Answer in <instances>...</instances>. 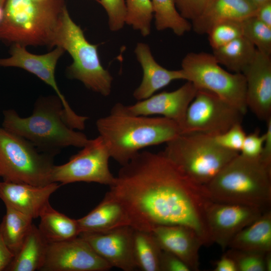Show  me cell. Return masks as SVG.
<instances>
[{"instance_id":"obj_9","label":"cell","mask_w":271,"mask_h":271,"mask_svg":"<svg viewBox=\"0 0 271 271\" xmlns=\"http://www.w3.org/2000/svg\"><path fill=\"white\" fill-rule=\"evenodd\" d=\"M181 66L185 80L191 82L198 90L213 92L245 114L246 88L243 74L226 71L212 54L206 52L188 53L183 59Z\"/></svg>"},{"instance_id":"obj_4","label":"cell","mask_w":271,"mask_h":271,"mask_svg":"<svg viewBox=\"0 0 271 271\" xmlns=\"http://www.w3.org/2000/svg\"><path fill=\"white\" fill-rule=\"evenodd\" d=\"M66 8L64 0H6L0 22V40L52 48Z\"/></svg>"},{"instance_id":"obj_6","label":"cell","mask_w":271,"mask_h":271,"mask_svg":"<svg viewBox=\"0 0 271 271\" xmlns=\"http://www.w3.org/2000/svg\"><path fill=\"white\" fill-rule=\"evenodd\" d=\"M56 46L62 48L72 58V63L66 70L68 78L79 80L88 89L102 96L110 94L113 78L101 64L98 45L86 39L67 8L53 38L52 48Z\"/></svg>"},{"instance_id":"obj_21","label":"cell","mask_w":271,"mask_h":271,"mask_svg":"<svg viewBox=\"0 0 271 271\" xmlns=\"http://www.w3.org/2000/svg\"><path fill=\"white\" fill-rule=\"evenodd\" d=\"M256 8L248 0H208L201 13L192 21V29L199 35L207 34L222 21H242L254 16Z\"/></svg>"},{"instance_id":"obj_40","label":"cell","mask_w":271,"mask_h":271,"mask_svg":"<svg viewBox=\"0 0 271 271\" xmlns=\"http://www.w3.org/2000/svg\"><path fill=\"white\" fill-rule=\"evenodd\" d=\"M14 256L7 245L0 231V271L6 270Z\"/></svg>"},{"instance_id":"obj_22","label":"cell","mask_w":271,"mask_h":271,"mask_svg":"<svg viewBox=\"0 0 271 271\" xmlns=\"http://www.w3.org/2000/svg\"><path fill=\"white\" fill-rule=\"evenodd\" d=\"M82 232L101 233L129 226L122 205L107 192L101 202L86 215L77 219Z\"/></svg>"},{"instance_id":"obj_31","label":"cell","mask_w":271,"mask_h":271,"mask_svg":"<svg viewBox=\"0 0 271 271\" xmlns=\"http://www.w3.org/2000/svg\"><path fill=\"white\" fill-rule=\"evenodd\" d=\"M243 36L259 52L271 56V28L254 16L242 21Z\"/></svg>"},{"instance_id":"obj_46","label":"cell","mask_w":271,"mask_h":271,"mask_svg":"<svg viewBox=\"0 0 271 271\" xmlns=\"http://www.w3.org/2000/svg\"><path fill=\"white\" fill-rule=\"evenodd\" d=\"M6 1V0H0V6L4 7Z\"/></svg>"},{"instance_id":"obj_41","label":"cell","mask_w":271,"mask_h":271,"mask_svg":"<svg viewBox=\"0 0 271 271\" xmlns=\"http://www.w3.org/2000/svg\"><path fill=\"white\" fill-rule=\"evenodd\" d=\"M254 16L259 21L271 28V1L257 7Z\"/></svg>"},{"instance_id":"obj_5","label":"cell","mask_w":271,"mask_h":271,"mask_svg":"<svg viewBox=\"0 0 271 271\" xmlns=\"http://www.w3.org/2000/svg\"><path fill=\"white\" fill-rule=\"evenodd\" d=\"M205 186L213 201L263 210L271 204V170L259 158L239 153Z\"/></svg>"},{"instance_id":"obj_39","label":"cell","mask_w":271,"mask_h":271,"mask_svg":"<svg viewBox=\"0 0 271 271\" xmlns=\"http://www.w3.org/2000/svg\"><path fill=\"white\" fill-rule=\"evenodd\" d=\"M266 122V130L259 160L268 169L271 170V118Z\"/></svg>"},{"instance_id":"obj_32","label":"cell","mask_w":271,"mask_h":271,"mask_svg":"<svg viewBox=\"0 0 271 271\" xmlns=\"http://www.w3.org/2000/svg\"><path fill=\"white\" fill-rule=\"evenodd\" d=\"M212 49L243 36L242 21L229 20L214 25L207 33Z\"/></svg>"},{"instance_id":"obj_27","label":"cell","mask_w":271,"mask_h":271,"mask_svg":"<svg viewBox=\"0 0 271 271\" xmlns=\"http://www.w3.org/2000/svg\"><path fill=\"white\" fill-rule=\"evenodd\" d=\"M33 218L10 207L6 206V213L0 224L3 237L15 255L21 248L33 225Z\"/></svg>"},{"instance_id":"obj_33","label":"cell","mask_w":271,"mask_h":271,"mask_svg":"<svg viewBox=\"0 0 271 271\" xmlns=\"http://www.w3.org/2000/svg\"><path fill=\"white\" fill-rule=\"evenodd\" d=\"M225 253L233 259L237 271H265L266 252L229 248Z\"/></svg>"},{"instance_id":"obj_17","label":"cell","mask_w":271,"mask_h":271,"mask_svg":"<svg viewBox=\"0 0 271 271\" xmlns=\"http://www.w3.org/2000/svg\"><path fill=\"white\" fill-rule=\"evenodd\" d=\"M197 90L191 82L187 81L175 90L154 94L134 104L125 105V108L129 113L135 115H162L176 121L180 126Z\"/></svg>"},{"instance_id":"obj_7","label":"cell","mask_w":271,"mask_h":271,"mask_svg":"<svg viewBox=\"0 0 271 271\" xmlns=\"http://www.w3.org/2000/svg\"><path fill=\"white\" fill-rule=\"evenodd\" d=\"M214 137L180 134L167 143L162 152L191 179L206 185L239 153L220 146Z\"/></svg>"},{"instance_id":"obj_35","label":"cell","mask_w":271,"mask_h":271,"mask_svg":"<svg viewBox=\"0 0 271 271\" xmlns=\"http://www.w3.org/2000/svg\"><path fill=\"white\" fill-rule=\"evenodd\" d=\"M246 135L241 123H237L214 138L216 143L222 148L239 153Z\"/></svg>"},{"instance_id":"obj_2","label":"cell","mask_w":271,"mask_h":271,"mask_svg":"<svg viewBox=\"0 0 271 271\" xmlns=\"http://www.w3.org/2000/svg\"><path fill=\"white\" fill-rule=\"evenodd\" d=\"M96 126L110 158L121 166L142 149L166 144L181 134L176 121L164 116L131 114L121 103H116L108 115L98 119Z\"/></svg>"},{"instance_id":"obj_14","label":"cell","mask_w":271,"mask_h":271,"mask_svg":"<svg viewBox=\"0 0 271 271\" xmlns=\"http://www.w3.org/2000/svg\"><path fill=\"white\" fill-rule=\"evenodd\" d=\"M264 211L254 207L212 201L206 209V216L213 243L224 250L236 234Z\"/></svg>"},{"instance_id":"obj_37","label":"cell","mask_w":271,"mask_h":271,"mask_svg":"<svg viewBox=\"0 0 271 271\" xmlns=\"http://www.w3.org/2000/svg\"><path fill=\"white\" fill-rule=\"evenodd\" d=\"M176 7L181 15L192 21L203 11L208 0H174Z\"/></svg>"},{"instance_id":"obj_23","label":"cell","mask_w":271,"mask_h":271,"mask_svg":"<svg viewBox=\"0 0 271 271\" xmlns=\"http://www.w3.org/2000/svg\"><path fill=\"white\" fill-rule=\"evenodd\" d=\"M228 247L262 252L271 251L270 210H265L255 220L240 230Z\"/></svg>"},{"instance_id":"obj_28","label":"cell","mask_w":271,"mask_h":271,"mask_svg":"<svg viewBox=\"0 0 271 271\" xmlns=\"http://www.w3.org/2000/svg\"><path fill=\"white\" fill-rule=\"evenodd\" d=\"M133 251L137 267L144 271H160L162 250L151 232L134 229Z\"/></svg>"},{"instance_id":"obj_10","label":"cell","mask_w":271,"mask_h":271,"mask_svg":"<svg viewBox=\"0 0 271 271\" xmlns=\"http://www.w3.org/2000/svg\"><path fill=\"white\" fill-rule=\"evenodd\" d=\"M244 115L213 92L199 89L180 125L181 134L200 133L215 136L241 123Z\"/></svg>"},{"instance_id":"obj_29","label":"cell","mask_w":271,"mask_h":271,"mask_svg":"<svg viewBox=\"0 0 271 271\" xmlns=\"http://www.w3.org/2000/svg\"><path fill=\"white\" fill-rule=\"evenodd\" d=\"M155 25L158 31L172 30L178 36L192 29V25L178 12L174 0H151Z\"/></svg>"},{"instance_id":"obj_43","label":"cell","mask_w":271,"mask_h":271,"mask_svg":"<svg viewBox=\"0 0 271 271\" xmlns=\"http://www.w3.org/2000/svg\"><path fill=\"white\" fill-rule=\"evenodd\" d=\"M265 271L271 270V251L266 253L265 256Z\"/></svg>"},{"instance_id":"obj_24","label":"cell","mask_w":271,"mask_h":271,"mask_svg":"<svg viewBox=\"0 0 271 271\" xmlns=\"http://www.w3.org/2000/svg\"><path fill=\"white\" fill-rule=\"evenodd\" d=\"M48 243L33 224L21 248L6 271L40 270L46 258Z\"/></svg>"},{"instance_id":"obj_8","label":"cell","mask_w":271,"mask_h":271,"mask_svg":"<svg viewBox=\"0 0 271 271\" xmlns=\"http://www.w3.org/2000/svg\"><path fill=\"white\" fill-rule=\"evenodd\" d=\"M54 157L0 127V178L3 181L36 186L51 183Z\"/></svg>"},{"instance_id":"obj_18","label":"cell","mask_w":271,"mask_h":271,"mask_svg":"<svg viewBox=\"0 0 271 271\" xmlns=\"http://www.w3.org/2000/svg\"><path fill=\"white\" fill-rule=\"evenodd\" d=\"M61 186L53 182L44 186L0 182V199L10 207L33 219L39 217L49 199Z\"/></svg>"},{"instance_id":"obj_34","label":"cell","mask_w":271,"mask_h":271,"mask_svg":"<svg viewBox=\"0 0 271 271\" xmlns=\"http://www.w3.org/2000/svg\"><path fill=\"white\" fill-rule=\"evenodd\" d=\"M98 3L106 12L110 30H120L125 24V0H99Z\"/></svg>"},{"instance_id":"obj_20","label":"cell","mask_w":271,"mask_h":271,"mask_svg":"<svg viewBox=\"0 0 271 271\" xmlns=\"http://www.w3.org/2000/svg\"><path fill=\"white\" fill-rule=\"evenodd\" d=\"M134 53L143 71V78L140 85L133 93L138 101L145 99L157 91L176 80H185L183 70L167 69L155 59L149 46L145 43H137Z\"/></svg>"},{"instance_id":"obj_44","label":"cell","mask_w":271,"mask_h":271,"mask_svg":"<svg viewBox=\"0 0 271 271\" xmlns=\"http://www.w3.org/2000/svg\"><path fill=\"white\" fill-rule=\"evenodd\" d=\"M248 1L251 2L254 5H255L256 7H258V6L262 5L267 2L271 1V0H248Z\"/></svg>"},{"instance_id":"obj_19","label":"cell","mask_w":271,"mask_h":271,"mask_svg":"<svg viewBox=\"0 0 271 271\" xmlns=\"http://www.w3.org/2000/svg\"><path fill=\"white\" fill-rule=\"evenodd\" d=\"M151 232L162 250L178 257L191 270H199V252L204 244L194 230L184 225H159Z\"/></svg>"},{"instance_id":"obj_30","label":"cell","mask_w":271,"mask_h":271,"mask_svg":"<svg viewBox=\"0 0 271 271\" xmlns=\"http://www.w3.org/2000/svg\"><path fill=\"white\" fill-rule=\"evenodd\" d=\"M125 23L138 31L143 37L151 33L154 17L151 0H125Z\"/></svg>"},{"instance_id":"obj_38","label":"cell","mask_w":271,"mask_h":271,"mask_svg":"<svg viewBox=\"0 0 271 271\" xmlns=\"http://www.w3.org/2000/svg\"><path fill=\"white\" fill-rule=\"evenodd\" d=\"M189 267L174 254L162 250L160 260V271H191Z\"/></svg>"},{"instance_id":"obj_25","label":"cell","mask_w":271,"mask_h":271,"mask_svg":"<svg viewBox=\"0 0 271 271\" xmlns=\"http://www.w3.org/2000/svg\"><path fill=\"white\" fill-rule=\"evenodd\" d=\"M39 230L48 243L73 238L79 235L77 220L53 208L49 203L41 213Z\"/></svg>"},{"instance_id":"obj_36","label":"cell","mask_w":271,"mask_h":271,"mask_svg":"<svg viewBox=\"0 0 271 271\" xmlns=\"http://www.w3.org/2000/svg\"><path fill=\"white\" fill-rule=\"evenodd\" d=\"M264 140V133L260 135L258 129L246 135L239 153L247 158H259L262 151Z\"/></svg>"},{"instance_id":"obj_1","label":"cell","mask_w":271,"mask_h":271,"mask_svg":"<svg viewBox=\"0 0 271 271\" xmlns=\"http://www.w3.org/2000/svg\"><path fill=\"white\" fill-rule=\"evenodd\" d=\"M107 193L125 210L129 226L151 232L159 225L194 230L204 246L213 244L206 212L212 201L205 185L189 177L162 152L140 151L122 166Z\"/></svg>"},{"instance_id":"obj_16","label":"cell","mask_w":271,"mask_h":271,"mask_svg":"<svg viewBox=\"0 0 271 271\" xmlns=\"http://www.w3.org/2000/svg\"><path fill=\"white\" fill-rule=\"evenodd\" d=\"M246 82V101L260 120L271 118V56L257 50L249 65L242 73Z\"/></svg>"},{"instance_id":"obj_26","label":"cell","mask_w":271,"mask_h":271,"mask_svg":"<svg viewBox=\"0 0 271 271\" xmlns=\"http://www.w3.org/2000/svg\"><path fill=\"white\" fill-rule=\"evenodd\" d=\"M257 49L244 36L213 49V55L221 65L233 73H242L253 60Z\"/></svg>"},{"instance_id":"obj_13","label":"cell","mask_w":271,"mask_h":271,"mask_svg":"<svg viewBox=\"0 0 271 271\" xmlns=\"http://www.w3.org/2000/svg\"><path fill=\"white\" fill-rule=\"evenodd\" d=\"M112 266L81 236L48 243L41 271H107Z\"/></svg>"},{"instance_id":"obj_47","label":"cell","mask_w":271,"mask_h":271,"mask_svg":"<svg viewBox=\"0 0 271 271\" xmlns=\"http://www.w3.org/2000/svg\"><path fill=\"white\" fill-rule=\"evenodd\" d=\"M96 1H97V2H98L99 0H95Z\"/></svg>"},{"instance_id":"obj_11","label":"cell","mask_w":271,"mask_h":271,"mask_svg":"<svg viewBox=\"0 0 271 271\" xmlns=\"http://www.w3.org/2000/svg\"><path fill=\"white\" fill-rule=\"evenodd\" d=\"M109 151L98 136L89 143L69 161L61 165H54L51 182L61 185L84 182H94L110 186L115 177L109 168Z\"/></svg>"},{"instance_id":"obj_3","label":"cell","mask_w":271,"mask_h":271,"mask_svg":"<svg viewBox=\"0 0 271 271\" xmlns=\"http://www.w3.org/2000/svg\"><path fill=\"white\" fill-rule=\"evenodd\" d=\"M3 114V127L54 156L68 147L82 148L90 140L66 124L62 102L56 94L39 97L29 116L21 117L14 109L4 110Z\"/></svg>"},{"instance_id":"obj_42","label":"cell","mask_w":271,"mask_h":271,"mask_svg":"<svg viewBox=\"0 0 271 271\" xmlns=\"http://www.w3.org/2000/svg\"><path fill=\"white\" fill-rule=\"evenodd\" d=\"M214 271H237L233 259L225 252L214 263Z\"/></svg>"},{"instance_id":"obj_45","label":"cell","mask_w":271,"mask_h":271,"mask_svg":"<svg viewBox=\"0 0 271 271\" xmlns=\"http://www.w3.org/2000/svg\"><path fill=\"white\" fill-rule=\"evenodd\" d=\"M4 7L0 6V22L2 20L4 17Z\"/></svg>"},{"instance_id":"obj_12","label":"cell","mask_w":271,"mask_h":271,"mask_svg":"<svg viewBox=\"0 0 271 271\" xmlns=\"http://www.w3.org/2000/svg\"><path fill=\"white\" fill-rule=\"evenodd\" d=\"M26 47L18 44H13L11 56L0 59V66L22 68L36 75L51 86L60 98L64 110V119L66 124L74 129L82 130L85 128L86 116L77 114L69 105L61 92L56 80L55 69L59 58L65 51L59 46L44 54H35L28 52Z\"/></svg>"},{"instance_id":"obj_15","label":"cell","mask_w":271,"mask_h":271,"mask_svg":"<svg viewBox=\"0 0 271 271\" xmlns=\"http://www.w3.org/2000/svg\"><path fill=\"white\" fill-rule=\"evenodd\" d=\"M133 230L131 226H124L105 232H82L79 236L112 267L132 271L137 267L133 251Z\"/></svg>"}]
</instances>
